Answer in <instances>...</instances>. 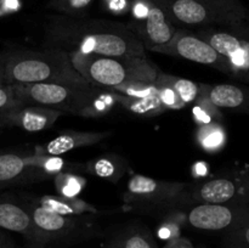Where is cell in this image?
<instances>
[{
  "instance_id": "cell-8",
  "label": "cell",
  "mask_w": 249,
  "mask_h": 248,
  "mask_svg": "<svg viewBox=\"0 0 249 248\" xmlns=\"http://www.w3.org/2000/svg\"><path fill=\"white\" fill-rule=\"evenodd\" d=\"M187 182L167 181L141 174H133L126 184L123 201L131 209L138 211H157L174 209L175 202Z\"/></svg>"
},
{
  "instance_id": "cell-2",
  "label": "cell",
  "mask_w": 249,
  "mask_h": 248,
  "mask_svg": "<svg viewBox=\"0 0 249 248\" xmlns=\"http://www.w3.org/2000/svg\"><path fill=\"white\" fill-rule=\"evenodd\" d=\"M21 104L57 109L83 117H101L118 105L114 92L94 85L56 83L11 85Z\"/></svg>"
},
{
  "instance_id": "cell-28",
  "label": "cell",
  "mask_w": 249,
  "mask_h": 248,
  "mask_svg": "<svg viewBox=\"0 0 249 248\" xmlns=\"http://www.w3.org/2000/svg\"><path fill=\"white\" fill-rule=\"evenodd\" d=\"M108 90L119 92V94L125 95V96L139 97V99L158 96V89L157 87H156V83H146V82L126 83V84L118 85V87H114Z\"/></svg>"
},
{
  "instance_id": "cell-21",
  "label": "cell",
  "mask_w": 249,
  "mask_h": 248,
  "mask_svg": "<svg viewBox=\"0 0 249 248\" xmlns=\"http://www.w3.org/2000/svg\"><path fill=\"white\" fill-rule=\"evenodd\" d=\"M26 158L29 167L40 172V174L45 179L50 177H56L60 173H73L80 168V165L67 162L61 156L34 153V155L26 156Z\"/></svg>"
},
{
  "instance_id": "cell-15",
  "label": "cell",
  "mask_w": 249,
  "mask_h": 248,
  "mask_svg": "<svg viewBox=\"0 0 249 248\" xmlns=\"http://www.w3.org/2000/svg\"><path fill=\"white\" fill-rule=\"evenodd\" d=\"M112 135V131H77L67 130L61 133L45 145L36 147V153L51 156H62L79 147L96 145Z\"/></svg>"
},
{
  "instance_id": "cell-16",
  "label": "cell",
  "mask_w": 249,
  "mask_h": 248,
  "mask_svg": "<svg viewBox=\"0 0 249 248\" xmlns=\"http://www.w3.org/2000/svg\"><path fill=\"white\" fill-rule=\"evenodd\" d=\"M208 94L221 111L249 116V85L229 83L208 85Z\"/></svg>"
},
{
  "instance_id": "cell-5",
  "label": "cell",
  "mask_w": 249,
  "mask_h": 248,
  "mask_svg": "<svg viewBox=\"0 0 249 248\" xmlns=\"http://www.w3.org/2000/svg\"><path fill=\"white\" fill-rule=\"evenodd\" d=\"M157 2L173 22L197 27L247 26L249 12L240 1L214 0H152Z\"/></svg>"
},
{
  "instance_id": "cell-6",
  "label": "cell",
  "mask_w": 249,
  "mask_h": 248,
  "mask_svg": "<svg viewBox=\"0 0 249 248\" xmlns=\"http://www.w3.org/2000/svg\"><path fill=\"white\" fill-rule=\"evenodd\" d=\"M31 213L38 233V248H62L97 237L101 228L89 215H63L31 204Z\"/></svg>"
},
{
  "instance_id": "cell-33",
  "label": "cell",
  "mask_w": 249,
  "mask_h": 248,
  "mask_svg": "<svg viewBox=\"0 0 249 248\" xmlns=\"http://www.w3.org/2000/svg\"><path fill=\"white\" fill-rule=\"evenodd\" d=\"M163 248H195V246L192 245L191 241L181 236V237H178L167 242Z\"/></svg>"
},
{
  "instance_id": "cell-34",
  "label": "cell",
  "mask_w": 249,
  "mask_h": 248,
  "mask_svg": "<svg viewBox=\"0 0 249 248\" xmlns=\"http://www.w3.org/2000/svg\"><path fill=\"white\" fill-rule=\"evenodd\" d=\"M0 248H19V247L14 242V240H12L6 232H4V230H0Z\"/></svg>"
},
{
  "instance_id": "cell-20",
  "label": "cell",
  "mask_w": 249,
  "mask_h": 248,
  "mask_svg": "<svg viewBox=\"0 0 249 248\" xmlns=\"http://www.w3.org/2000/svg\"><path fill=\"white\" fill-rule=\"evenodd\" d=\"M85 169L88 173L106 179L111 182H117L124 177L128 165L122 157L117 155H106L97 157L87 163Z\"/></svg>"
},
{
  "instance_id": "cell-18",
  "label": "cell",
  "mask_w": 249,
  "mask_h": 248,
  "mask_svg": "<svg viewBox=\"0 0 249 248\" xmlns=\"http://www.w3.org/2000/svg\"><path fill=\"white\" fill-rule=\"evenodd\" d=\"M28 177L38 180L45 179L40 172L29 167L26 156H19L16 153L0 155V187L16 184Z\"/></svg>"
},
{
  "instance_id": "cell-7",
  "label": "cell",
  "mask_w": 249,
  "mask_h": 248,
  "mask_svg": "<svg viewBox=\"0 0 249 248\" xmlns=\"http://www.w3.org/2000/svg\"><path fill=\"white\" fill-rule=\"evenodd\" d=\"M206 203L249 206V167L221 173L203 181L187 182L174 209Z\"/></svg>"
},
{
  "instance_id": "cell-31",
  "label": "cell",
  "mask_w": 249,
  "mask_h": 248,
  "mask_svg": "<svg viewBox=\"0 0 249 248\" xmlns=\"http://www.w3.org/2000/svg\"><path fill=\"white\" fill-rule=\"evenodd\" d=\"M92 0H51L50 6L58 12L66 14L67 16H77L84 11Z\"/></svg>"
},
{
  "instance_id": "cell-35",
  "label": "cell",
  "mask_w": 249,
  "mask_h": 248,
  "mask_svg": "<svg viewBox=\"0 0 249 248\" xmlns=\"http://www.w3.org/2000/svg\"><path fill=\"white\" fill-rule=\"evenodd\" d=\"M6 53H0V85H6L5 83V65H6Z\"/></svg>"
},
{
  "instance_id": "cell-1",
  "label": "cell",
  "mask_w": 249,
  "mask_h": 248,
  "mask_svg": "<svg viewBox=\"0 0 249 248\" xmlns=\"http://www.w3.org/2000/svg\"><path fill=\"white\" fill-rule=\"evenodd\" d=\"M44 48L67 53L146 57V48L128 26L108 19L53 16L44 28Z\"/></svg>"
},
{
  "instance_id": "cell-14",
  "label": "cell",
  "mask_w": 249,
  "mask_h": 248,
  "mask_svg": "<svg viewBox=\"0 0 249 248\" xmlns=\"http://www.w3.org/2000/svg\"><path fill=\"white\" fill-rule=\"evenodd\" d=\"M0 230L19 233L32 248H38V233L28 204L0 197Z\"/></svg>"
},
{
  "instance_id": "cell-32",
  "label": "cell",
  "mask_w": 249,
  "mask_h": 248,
  "mask_svg": "<svg viewBox=\"0 0 249 248\" xmlns=\"http://www.w3.org/2000/svg\"><path fill=\"white\" fill-rule=\"evenodd\" d=\"M22 105L15 96L11 85H0V116Z\"/></svg>"
},
{
  "instance_id": "cell-19",
  "label": "cell",
  "mask_w": 249,
  "mask_h": 248,
  "mask_svg": "<svg viewBox=\"0 0 249 248\" xmlns=\"http://www.w3.org/2000/svg\"><path fill=\"white\" fill-rule=\"evenodd\" d=\"M36 203L44 208L50 209L55 213L63 214V215H89V214L100 213L96 207L84 199H80L78 197L62 196V195L43 196L38 199Z\"/></svg>"
},
{
  "instance_id": "cell-13",
  "label": "cell",
  "mask_w": 249,
  "mask_h": 248,
  "mask_svg": "<svg viewBox=\"0 0 249 248\" xmlns=\"http://www.w3.org/2000/svg\"><path fill=\"white\" fill-rule=\"evenodd\" d=\"M65 112L41 106L22 105L0 116V126H15L29 133L51 128Z\"/></svg>"
},
{
  "instance_id": "cell-17",
  "label": "cell",
  "mask_w": 249,
  "mask_h": 248,
  "mask_svg": "<svg viewBox=\"0 0 249 248\" xmlns=\"http://www.w3.org/2000/svg\"><path fill=\"white\" fill-rule=\"evenodd\" d=\"M105 248H158V245L147 226L140 223H129L109 237Z\"/></svg>"
},
{
  "instance_id": "cell-27",
  "label": "cell",
  "mask_w": 249,
  "mask_h": 248,
  "mask_svg": "<svg viewBox=\"0 0 249 248\" xmlns=\"http://www.w3.org/2000/svg\"><path fill=\"white\" fill-rule=\"evenodd\" d=\"M53 182L58 195L67 197H78L87 186V180L74 173H60L53 177Z\"/></svg>"
},
{
  "instance_id": "cell-10",
  "label": "cell",
  "mask_w": 249,
  "mask_h": 248,
  "mask_svg": "<svg viewBox=\"0 0 249 248\" xmlns=\"http://www.w3.org/2000/svg\"><path fill=\"white\" fill-rule=\"evenodd\" d=\"M152 51L213 67L219 72L228 74L229 77L232 75V65L226 56L215 50L198 34L184 29H178L177 34L169 44L153 49Z\"/></svg>"
},
{
  "instance_id": "cell-12",
  "label": "cell",
  "mask_w": 249,
  "mask_h": 248,
  "mask_svg": "<svg viewBox=\"0 0 249 248\" xmlns=\"http://www.w3.org/2000/svg\"><path fill=\"white\" fill-rule=\"evenodd\" d=\"M128 27L142 41L145 48L151 51L169 44L178 32L174 22L169 18L167 12L152 0H148L146 16L138 18L135 23Z\"/></svg>"
},
{
  "instance_id": "cell-24",
  "label": "cell",
  "mask_w": 249,
  "mask_h": 248,
  "mask_svg": "<svg viewBox=\"0 0 249 248\" xmlns=\"http://www.w3.org/2000/svg\"><path fill=\"white\" fill-rule=\"evenodd\" d=\"M192 117L197 125L212 122H223V111L209 97L208 85H201L198 97L194 102Z\"/></svg>"
},
{
  "instance_id": "cell-36",
  "label": "cell",
  "mask_w": 249,
  "mask_h": 248,
  "mask_svg": "<svg viewBox=\"0 0 249 248\" xmlns=\"http://www.w3.org/2000/svg\"><path fill=\"white\" fill-rule=\"evenodd\" d=\"M214 1H221V2H231V1H235V0H214Z\"/></svg>"
},
{
  "instance_id": "cell-9",
  "label": "cell",
  "mask_w": 249,
  "mask_h": 248,
  "mask_svg": "<svg viewBox=\"0 0 249 248\" xmlns=\"http://www.w3.org/2000/svg\"><path fill=\"white\" fill-rule=\"evenodd\" d=\"M232 65L231 77L249 84V24L242 27H206L198 32Z\"/></svg>"
},
{
  "instance_id": "cell-30",
  "label": "cell",
  "mask_w": 249,
  "mask_h": 248,
  "mask_svg": "<svg viewBox=\"0 0 249 248\" xmlns=\"http://www.w3.org/2000/svg\"><path fill=\"white\" fill-rule=\"evenodd\" d=\"M156 87L158 89V96L167 109H181L187 106L177 90L163 80L158 79V77L156 79Z\"/></svg>"
},
{
  "instance_id": "cell-11",
  "label": "cell",
  "mask_w": 249,
  "mask_h": 248,
  "mask_svg": "<svg viewBox=\"0 0 249 248\" xmlns=\"http://www.w3.org/2000/svg\"><path fill=\"white\" fill-rule=\"evenodd\" d=\"M187 224L203 231L233 230L249 219V206L236 204H196L186 213Z\"/></svg>"
},
{
  "instance_id": "cell-25",
  "label": "cell",
  "mask_w": 249,
  "mask_h": 248,
  "mask_svg": "<svg viewBox=\"0 0 249 248\" xmlns=\"http://www.w3.org/2000/svg\"><path fill=\"white\" fill-rule=\"evenodd\" d=\"M185 224H187L185 212L182 209H170L158 226V237L164 240L165 242L181 237V230Z\"/></svg>"
},
{
  "instance_id": "cell-4",
  "label": "cell",
  "mask_w": 249,
  "mask_h": 248,
  "mask_svg": "<svg viewBox=\"0 0 249 248\" xmlns=\"http://www.w3.org/2000/svg\"><path fill=\"white\" fill-rule=\"evenodd\" d=\"M75 70L91 85L112 89L133 82L156 83L160 71L147 57L71 53Z\"/></svg>"
},
{
  "instance_id": "cell-26",
  "label": "cell",
  "mask_w": 249,
  "mask_h": 248,
  "mask_svg": "<svg viewBox=\"0 0 249 248\" xmlns=\"http://www.w3.org/2000/svg\"><path fill=\"white\" fill-rule=\"evenodd\" d=\"M158 79L163 80L164 83L169 84L170 87L174 88L186 105L194 104L197 97H198L201 85L192 82V80L177 77V75L165 74V73L160 72L158 74Z\"/></svg>"
},
{
  "instance_id": "cell-3",
  "label": "cell",
  "mask_w": 249,
  "mask_h": 248,
  "mask_svg": "<svg viewBox=\"0 0 249 248\" xmlns=\"http://www.w3.org/2000/svg\"><path fill=\"white\" fill-rule=\"evenodd\" d=\"M5 83L6 85L36 83L91 85L75 70L70 53L48 48L7 53Z\"/></svg>"
},
{
  "instance_id": "cell-23",
  "label": "cell",
  "mask_w": 249,
  "mask_h": 248,
  "mask_svg": "<svg viewBox=\"0 0 249 248\" xmlns=\"http://www.w3.org/2000/svg\"><path fill=\"white\" fill-rule=\"evenodd\" d=\"M113 92L118 105H121L122 107L128 109L131 113L138 114V116L155 117L163 113L167 109L164 105L162 104V101H160V96L139 99V97L125 96V95H122L116 91Z\"/></svg>"
},
{
  "instance_id": "cell-22",
  "label": "cell",
  "mask_w": 249,
  "mask_h": 248,
  "mask_svg": "<svg viewBox=\"0 0 249 248\" xmlns=\"http://www.w3.org/2000/svg\"><path fill=\"white\" fill-rule=\"evenodd\" d=\"M196 140L208 153H218L225 147L226 131L221 122L201 124L197 126Z\"/></svg>"
},
{
  "instance_id": "cell-29",
  "label": "cell",
  "mask_w": 249,
  "mask_h": 248,
  "mask_svg": "<svg viewBox=\"0 0 249 248\" xmlns=\"http://www.w3.org/2000/svg\"><path fill=\"white\" fill-rule=\"evenodd\" d=\"M223 248H249V219L229 232L223 233Z\"/></svg>"
}]
</instances>
